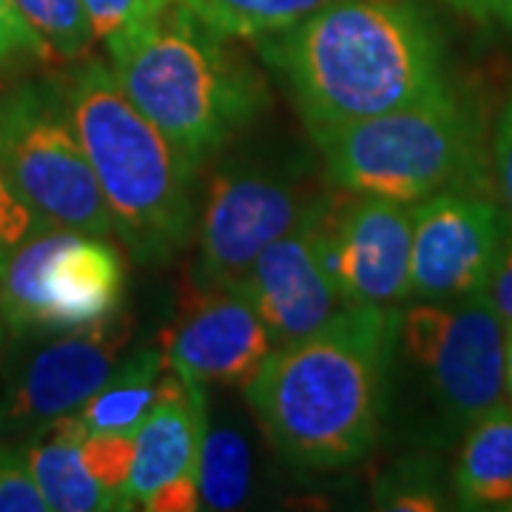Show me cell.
I'll list each match as a JSON object with an SVG mask.
<instances>
[{"label": "cell", "mask_w": 512, "mask_h": 512, "mask_svg": "<svg viewBox=\"0 0 512 512\" xmlns=\"http://www.w3.org/2000/svg\"><path fill=\"white\" fill-rule=\"evenodd\" d=\"M396 333L399 308L345 305L262 362L245 399L288 464L330 473L376 450L393 404Z\"/></svg>", "instance_id": "obj_1"}, {"label": "cell", "mask_w": 512, "mask_h": 512, "mask_svg": "<svg viewBox=\"0 0 512 512\" xmlns=\"http://www.w3.org/2000/svg\"><path fill=\"white\" fill-rule=\"evenodd\" d=\"M256 43L308 134L402 109L450 83L447 43L419 0H330Z\"/></svg>", "instance_id": "obj_2"}, {"label": "cell", "mask_w": 512, "mask_h": 512, "mask_svg": "<svg viewBox=\"0 0 512 512\" xmlns=\"http://www.w3.org/2000/svg\"><path fill=\"white\" fill-rule=\"evenodd\" d=\"M228 40L180 0L106 43L120 89L194 168L271 106L262 74Z\"/></svg>", "instance_id": "obj_3"}, {"label": "cell", "mask_w": 512, "mask_h": 512, "mask_svg": "<svg viewBox=\"0 0 512 512\" xmlns=\"http://www.w3.org/2000/svg\"><path fill=\"white\" fill-rule=\"evenodd\" d=\"M63 83L114 234L137 262H168L197 228L194 180L200 168L128 100L109 63L92 55L77 60Z\"/></svg>", "instance_id": "obj_4"}, {"label": "cell", "mask_w": 512, "mask_h": 512, "mask_svg": "<svg viewBox=\"0 0 512 512\" xmlns=\"http://www.w3.org/2000/svg\"><path fill=\"white\" fill-rule=\"evenodd\" d=\"M333 188L421 202L444 188H490L487 123L453 83L410 106L311 131Z\"/></svg>", "instance_id": "obj_5"}, {"label": "cell", "mask_w": 512, "mask_h": 512, "mask_svg": "<svg viewBox=\"0 0 512 512\" xmlns=\"http://www.w3.org/2000/svg\"><path fill=\"white\" fill-rule=\"evenodd\" d=\"M504 322L487 296L399 311L396 367L410 387V433L441 453L504 399Z\"/></svg>", "instance_id": "obj_6"}, {"label": "cell", "mask_w": 512, "mask_h": 512, "mask_svg": "<svg viewBox=\"0 0 512 512\" xmlns=\"http://www.w3.org/2000/svg\"><path fill=\"white\" fill-rule=\"evenodd\" d=\"M0 171L40 228L117 237L77 137L63 77H32L0 92Z\"/></svg>", "instance_id": "obj_7"}, {"label": "cell", "mask_w": 512, "mask_h": 512, "mask_svg": "<svg viewBox=\"0 0 512 512\" xmlns=\"http://www.w3.org/2000/svg\"><path fill=\"white\" fill-rule=\"evenodd\" d=\"M126 259L109 237L35 228L0 271V319L12 336L103 325L123 308Z\"/></svg>", "instance_id": "obj_8"}, {"label": "cell", "mask_w": 512, "mask_h": 512, "mask_svg": "<svg viewBox=\"0 0 512 512\" xmlns=\"http://www.w3.org/2000/svg\"><path fill=\"white\" fill-rule=\"evenodd\" d=\"M330 197L282 168L222 165L197 214V293L237 288L271 242L285 237Z\"/></svg>", "instance_id": "obj_9"}, {"label": "cell", "mask_w": 512, "mask_h": 512, "mask_svg": "<svg viewBox=\"0 0 512 512\" xmlns=\"http://www.w3.org/2000/svg\"><path fill=\"white\" fill-rule=\"evenodd\" d=\"M131 328L114 319L83 330L12 336L0 373V441H29L92 399L120 365Z\"/></svg>", "instance_id": "obj_10"}, {"label": "cell", "mask_w": 512, "mask_h": 512, "mask_svg": "<svg viewBox=\"0 0 512 512\" xmlns=\"http://www.w3.org/2000/svg\"><path fill=\"white\" fill-rule=\"evenodd\" d=\"M504 237L507 222L490 188L458 185L416 202L407 302L484 296Z\"/></svg>", "instance_id": "obj_11"}, {"label": "cell", "mask_w": 512, "mask_h": 512, "mask_svg": "<svg viewBox=\"0 0 512 512\" xmlns=\"http://www.w3.org/2000/svg\"><path fill=\"white\" fill-rule=\"evenodd\" d=\"M348 194V191H345ZM416 202L373 194L333 200L322 220L330 276L348 305L399 308L410 299Z\"/></svg>", "instance_id": "obj_12"}, {"label": "cell", "mask_w": 512, "mask_h": 512, "mask_svg": "<svg viewBox=\"0 0 512 512\" xmlns=\"http://www.w3.org/2000/svg\"><path fill=\"white\" fill-rule=\"evenodd\" d=\"M330 202L333 197L285 237L271 242L237 285L268 328L276 348L325 328L348 305L330 276L322 245V220Z\"/></svg>", "instance_id": "obj_13"}, {"label": "cell", "mask_w": 512, "mask_h": 512, "mask_svg": "<svg viewBox=\"0 0 512 512\" xmlns=\"http://www.w3.org/2000/svg\"><path fill=\"white\" fill-rule=\"evenodd\" d=\"M274 339L251 302L237 291H208L194 299L163 345L165 365L200 384H245L274 353Z\"/></svg>", "instance_id": "obj_14"}, {"label": "cell", "mask_w": 512, "mask_h": 512, "mask_svg": "<svg viewBox=\"0 0 512 512\" xmlns=\"http://www.w3.org/2000/svg\"><path fill=\"white\" fill-rule=\"evenodd\" d=\"M208 430L205 384L165 365L157 399L134 436V464L128 476V507H137L171 478L197 473Z\"/></svg>", "instance_id": "obj_15"}, {"label": "cell", "mask_w": 512, "mask_h": 512, "mask_svg": "<svg viewBox=\"0 0 512 512\" xmlns=\"http://www.w3.org/2000/svg\"><path fill=\"white\" fill-rule=\"evenodd\" d=\"M458 444L450 478L458 507L512 512V402H495Z\"/></svg>", "instance_id": "obj_16"}, {"label": "cell", "mask_w": 512, "mask_h": 512, "mask_svg": "<svg viewBox=\"0 0 512 512\" xmlns=\"http://www.w3.org/2000/svg\"><path fill=\"white\" fill-rule=\"evenodd\" d=\"M80 436L83 427L72 413L57 419L35 439L20 441L37 481V490L49 512L117 510L114 498L86 470L80 458Z\"/></svg>", "instance_id": "obj_17"}, {"label": "cell", "mask_w": 512, "mask_h": 512, "mask_svg": "<svg viewBox=\"0 0 512 512\" xmlns=\"http://www.w3.org/2000/svg\"><path fill=\"white\" fill-rule=\"evenodd\" d=\"M165 373L163 348H140L120 359L103 387L83 404L74 419L83 433H128L137 436L140 424L157 399Z\"/></svg>", "instance_id": "obj_18"}, {"label": "cell", "mask_w": 512, "mask_h": 512, "mask_svg": "<svg viewBox=\"0 0 512 512\" xmlns=\"http://www.w3.org/2000/svg\"><path fill=\"white\" fill-rule=\"evenodd\" d=\"M197 18L225 37L279 35L313 15L330 0H183Z\"/></svg>", "instance_id": "obj_19"}, {"label": "cell", "mask_w": 512, "mask_h": 512, "mask_svg": "<svg viewBox=\"0 0 512 512\" xmlns=\"http://www.w3.org/2000/svg\"><path fill=\"white\" fill-rule=\"evenodd\" d=\"M373 507L393 512H436L447 507L441 464L433 450L396 458L373 484Z\"/></svg>", "instance_id": "obj_20"}, {"label": "cell", "mask_w": 512, "mask_h": 512, "mask_svg": "<svg viewBox=\"0 0 512 512\" xmlns=\"http://www.w3.org/2000/svg\"><path fill=\"white\" fill-rule=\"evenodd\" d=\"M251 487V453L234 430H205L200 495L205 510H234Z\"/></svg>", "instance_id": "obj_21"}, {"label": "cell", "mask_w": 512, "mask_h": 512, "mask_svg": "<svg viewBox=\"0 0 512 512\" xmlns=\"http://www.w3.org/2000/svg\"><path fill=\"white\" fill-rule=\"evenodd\" d=\"M15 6L55 60L77 63L92 55L97 32L83 0H15Z\"/></svg>", "instance_id": "obj_22"}, {"label": "cell", "mask_w": 512, "mask_h": 512, "mask_svg": "<svg viewBox=\"0 0 512 512\" xmlns=\"http://www.w3.org/2000/svg\"><path fill=\"white\" fill-rule=\"evenodd\" d=\"M80 458L94 481L114 498L117 510H131L126 490L131 464H134V436H128V433H83Z\"/></svg>", "instance_id": "obj_23"}, {"label": "cell", "mask_w": 512, "mask_h": 512, "mask_svg": "<svg viewBox=\"0 0 512 512\" xmlns=\"http://www.w3.org/2000/svg\"><path fill=\"white\" fill-rule=\"evenodd\" d=\"M0 512H49L20 441H0Z\"/></svg>", "instance_id": "obj_24"}, {"label": "cell", "mask_w": 512, "mask_h": 512, "mask_svg": "<svg viewBox=\"0 0 512 512\" xmlns=\"http://www.w3.org/2000/svg\"><path fill=\"white\" fill-rule=\"evenodd\" d=\"M174 3H180V0H83V6L92 18L94 32H97V40H103V43L163 15Z\"/></svg>", "instance_id": "obj_25"}, {"label": "cell", "mask_w": 512, "mask_h": 512, "mask_svg": "<svg viewBox=\"0 0 512 512\" xmlns=\"http://www.w3.org/2000/svg\"><path fill=\"white\" fill-rule=\"evenodd\" d=\"M55 57L37 32L23 20L15 0H0V69L20 63H52Z\"/></svg>", "instance_id": "obj_26"}, {"label": "cell", "mask_w": 512, "mask_h": 512, "mask_svg": "<svg viewBox=\"0 0 512 512\" xmlns=\"http://www.w3.org/2000/svg\"><path fill=\"white\" fill-rule=\"evenodd\" d=\"M490 185L512 234V92L498 111L490 140Z\"/></svg>", "instance_id": "obj_27"}, {"label": "cell", "mask_w": 512, "mask_h": 512, "mask_svg": "<svg viewBox=\"0 0 512 512\" xmlns=\"http://www.w3.org/2000/svg\"><path fill=\"white\" fill-rule=\"evenodd\" d=\"M37 225L35 211L23 202L12 183L6 180V174L0 171V271L9 262L12 251L18 248L23 239L29 237Z\"/></svg>", "instance_id": "obj_28"}, {"label": "cell", "mask_w": 512, "mask_h": 512, "mask_svg": "<svg viewBox=\"0 0 512 512\" xmlns=\"http://www.w3.org/2000/svg\"><path fill=\"white\" fill-rule=\"evenodd\" d=\"M143 510L151 512H191L202 507L200 495V476L197 473H185V476L171 478L160 484L154 493L146 495V501L140 504Z\"/></svg>", "instance_id": "obj_29"}, {"label": "cell", "mask_w": 512, "mask_h": 512, "mask_svg": "<svg viewBox=\"0 0 512 512\" xmlns=\"http://www.w3.org/2000/svg\"><path fill=\"white\" fill-rule=\"evenodd\" d=\"M487 302L493 305V311L498 313V319L504 322V328L512 325V234L507 231L504 245H501V254L495 259L493 276H490V285H487Z\"/></svg>", "instance_id": "obj_30"}, {"label": "cell", "mask_w": 512, "mask_h": 512, "mask_svg": "<svg viewBox=\"0 0 512 512\" xmlns=\"http://www.w3.org/2000/svg\"><path fill=\"white\" fill-rule=\"evenodd\" d=\"M453 12L464 15V18L476 20V23H493V20H501L504 23V15L510 9L512 0H444Z\"/></svg>", "instance_id": "obj_31"}, {"label": "cell", "mask_w": 512, "mask_h": 512, "mask_svg": "<svg viewBox=\"0 0 512 512\" xmlns=\"http://www.w3.org/2000/svg\"><path fill=\"white\" fill-rule=\"evenodd\" d=\"M504 390L512 402V325L504 330Z\"/></svg>", "instance_id": "obj_32"}, {"label": "cell", "mask_w": 512, "mask_h": 512, "mask_svg": "<svg viewBox=\"0 0 512 512\" xmlns=\"http://www.w3.org/2000/svg\"><path fill=\"white\" fill-rule=\"evenodd\" d=\"M9 345H12V330L6 328V322L0 319V373H3V362H6Z\"/></svg>", "instance_id": "obj_33"}, {"label": "cell", "mask_w": 512, "mask_h": 512, "mask_svg": "<svg viewBox=\"0 0 512 512\" xmlns=\"http://www.w3.org/2000/svg\"><path fill=\"white\" fill-rule=\"evenodd\" d=\"M504 23L512 29V3H510V9H507V15H504Z\"/></svg>", "instance_id": "obj_34"}]
</instances>
